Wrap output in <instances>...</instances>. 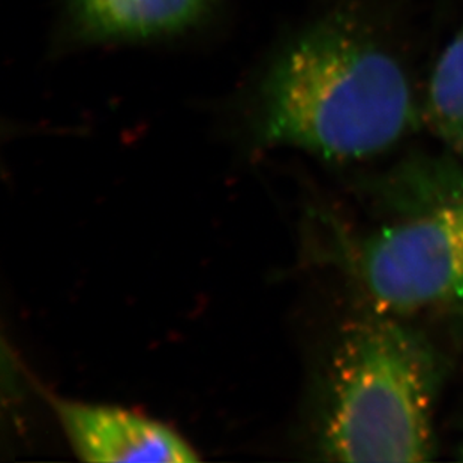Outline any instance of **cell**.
Segmentation results:
<instances>
[{
	"instance_id": "cell-1",
	"label": "cell",
	"mask_w": 463,
	"mask_h": 463,
	"mask_svg": "<svg viewBox=\"0 0 463 463\" xmlns=\"http://www.w3.org/2000/svg\"><path fill=\"white\" fill-rule=\"evenodd\" d=\"M407 72L350 18L332 17L289 41L252 92L255 140L327 161H366L393 149L417 122Z\"/></svg>"
},
{
	"instance_id": "cell-2",
	"label": "cell",
	"mask_w": 463,
	"mask_h": 463,
	"mask_svg": "<svg viewBox=\"0 0 463 463\" xmlns=\"http://www.w3.org/2000/svg\"><path fill=\"white\" fill-rule=\"evenodd\" d=\"M439 384L432 345L405 319L371 309L333 354L319 451L336 462L432 459Z\"/></svg>"
},
{
	"instance_id": "cell-3",
	"label": "cell",
	"mask_w": 463,
	"mask_h": 463,
	"mask_svg": "<svg viewBox=\"0 0 463 463\" xmlns=\"http://www.w3.org/2000/svg\"><path fill=\"white\" fill-rule=\"evenodd\" d=\"M415 175L412 202L348 252L371 309L399 318L463 307V175L446 162L420 164Z\"/></svg>"
},
{
	"instance_id": "cell-4",
	"label": "cell",
	"mask_w": 463,
	"mask_h": 463,
	"mask_svg": "<svg viewBox=\"0 0 463 463\" xmlns=\"http://www.w3.org/2000/svg\"><path fill=\"white\" fill-rule=\"evenodd\" d=\"M71 449L84 462L191 463L197 451L156 420L123 408L52 399Z\"/></svg>"
},
{
	"instance_id": "cell-5",
	"label": "cell",
	"mask_w": 463,
	"mask_h": 463,
	"mask_svg": "<svg viewBox=\"0 0 463 463\" xmlns=\"http://www.w3.org/2000/svg\"><path fill=\"white\" fill-rule=\"evenodd\" d=\"M212 0H68L66 26L84 44L136 43L197 24Z\"/></svg>"
},
{
	"instance_id": "cell-6",
	"label": "cell",
	"mask_w": 463,
	"mask_h": 463,
	"mask_svg": "<svg viewBox=\"0 0 463 463\" xmlns=\"http://www.w3.org/2000/svg\"><path fill=\"white\" fill-rule=\"evenodd\" d=\"M423 113L438 138L463 156V29L433 68Z\"/></svg>"
},
{
	"instance_id": "cell-7",
	"label": "cell",
	"mask_w": 463,
	"mask_h": 463,
	"mask_svg": "<svg viewBox=\"0 0 463 463\" xmlns=\"http://www.w3.org/2000/svg\"><path fill=\"white\" fill-rule=\"evenodd\" d=\"M460 456H462V459H463V446L460 447Z\"/></svg>"
}]
</instances>
